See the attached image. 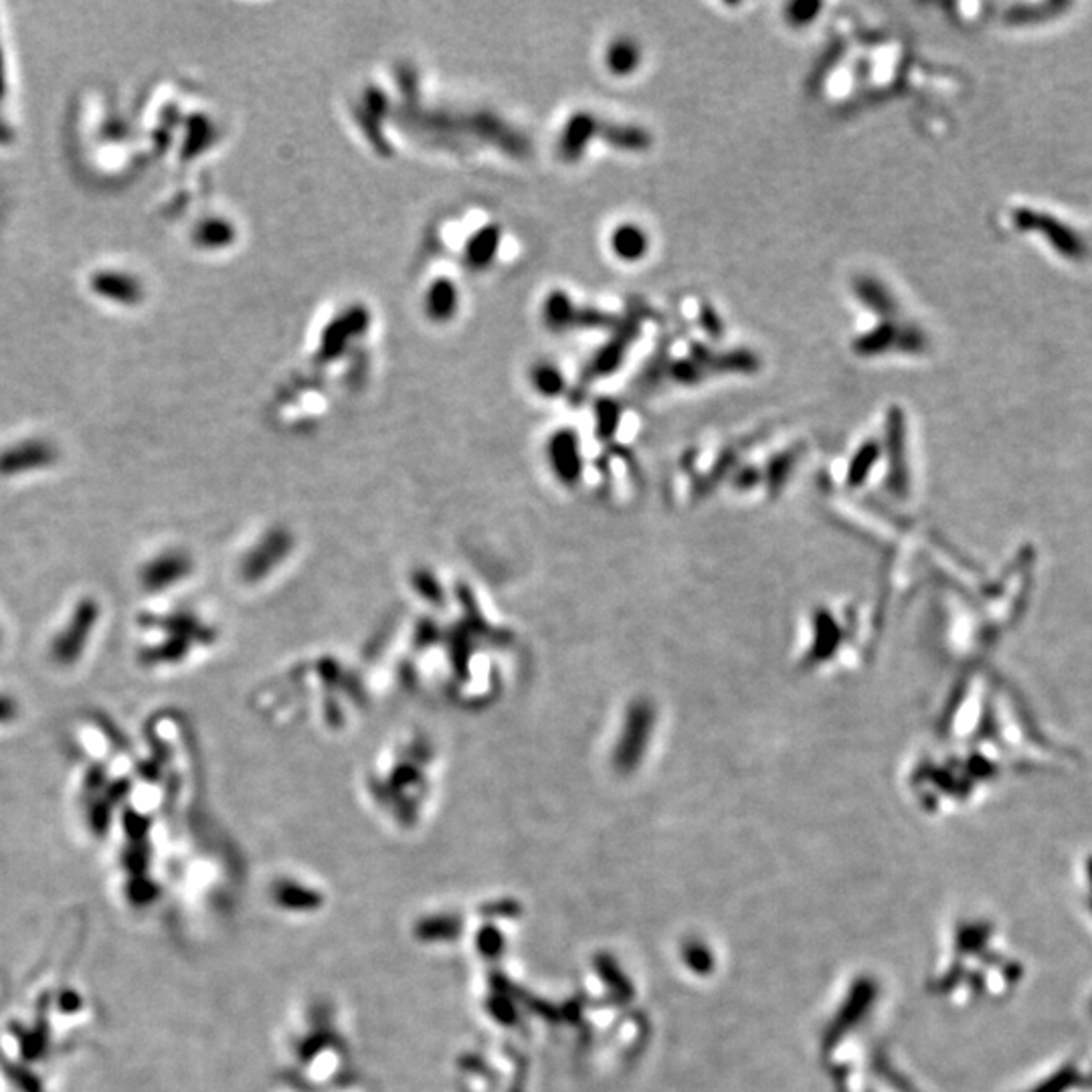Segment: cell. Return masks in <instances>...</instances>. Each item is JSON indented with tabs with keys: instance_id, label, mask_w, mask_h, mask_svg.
I'll list each match as a JSON object with an SVG mask.
<instances>
[{
	"instance_id": "1",
	"label": "cell",
	"mask_w": 1092,
	"mask_h": 1092,
	"mask_svg": "<svg viewBox=\"0 0 1092 1092\" xmlns=\"http://www.w3.org/2000/svg\"><path fill=\"white\" fill-rule=\"evenodd\" d=\"M690 359H694L709 375H755L761 368V359L748 348L712 351L710 346L696 342L690 346Z\"/></svg>"
},
{
	"instance_id": "2",
	"label": "cell",
	"mask_w": 1092,
	"mask_h": 1092,
	"mask_svg": "<svg viewBox=\"0 0 1092 1092\" xmlns=\"http://www.w3.org/2000/svg\"><path fill=\"white\" fill-rule=\"evenodd\" d=\"M854 296L860 299V304L876 314L880 322H890L898 316V302L892 291L880 280L872 275H858L852 283Z\"/></svg>"
},
{
	"instance_id": "3",
	"label": "cell",
	"mask_w": 1092,
	"mask_h": 1092,
	"mask_svg": "<svg viewBox=\"0 0 1092 1092\" xmlns=\"http://www.w3.org/2000/svg\"><path fill=\"white\" fill-rule=\"evenodd\" d=\"M611 253L619 261L638 263L649 253V235L638 223H619L609 235Z\"/></svg>"
},
{
	"instance_id": "4",
	"label": "cell",
	"mask_w": 1092,
	"mask_h": 1092,
	"mask_svg": "<svg viewBox=\"0 0 1092 1092\" xmlns=\"http://www.w3.org/2000/svg\"><path fill=\"white\" fill-rule=\"evenodd\" d=\"M644 53L639 43L631 37H617L605 51V67L616 77H630L639 69Z\"/></svg>"
},
{
	"instance_id": "5",
	"label": "cell",
	"mask_w": 1092,
	"mask_h": 1092,
	"mask_svg": "<svg viewBox=\"0 0 1092 1092\" xmlns=\"http://www.w3.org/2000/svg\"><path fill=\"white\" fill-rule=\"evenodd\" d=\"M898 328L901 326L896 324V320L876 324L874 328H870V330L860 334L858 338H854L852 351L858 356H862V359H874V356H882L888 351H895L896 338H898Z\"/></svg>"
},
{
	"instance_id": "6",
	"label": "cell",
	"mask_w": 1092,
	"mask_h": 1092,
	"mask_svg": "<svg viewBox=\"0 0 1092 1092\" xmlns=\"http://www.w3.org/2000/svg\"><path fill=\"white\" fill-rule=\"evenodd\" d=\"M639 337V322L638 320H630V322H623L619 326V330L616 334V338H613L609 345L605 346V351L599 356L595 362V373L605 375L611 373V370H616L621 360L625 359L627 348H630L635 338Z\"/></svg>"
},
{
	"instance_id": "7",
	"label": "cell",
	"mask_w": 1092,
	"mask_h": 1092,
	"mask_svg": "<svg viewBox=\"0 0 1092 1092\" xmlns=\"http://www.w3.org/2000/svg\"><path fill=\"white\" fill-rule=\"evenodd\" d=\"M601 132L613 148L627 152H646L652 146V134L639 126H605Z\"/></svg>"
},
{
	"instance_id": "8",
	"label": "cell",
	"mask_w": 1092,
	"mask_h": 1092,
	"mask_svg": "<svg viewBox=\"0 0 1092 1092\" xmlns=\"http://www.w3.org/2000/svg\"><path fill=\"white\" fill-rule=\"evenodd\" d=\"M595 132H597V121L593 116H589V113H579V116H575L573 120H570V124L565 132V140H562V148H565L567 156H570V159L581 156L585 146H587V142L593 138Z\"/></svg>"
},
{
	"instance_id": "9",
	"label": "cell",
	"mask_w": 1092,
	"mask_h": 1092,
	"mask_svg": "<svg viewBox=\"0 0 1092 1092\" xmlns=\"http://www.w3.org/2000/svg\"><path fill=\"white\" fill-rule=\"evenodd\" d=\"M824 4L822 3H811V0H795V3H789L785 6V20H787L789 27L795 28H803L811 23H816V19L819 17V12H822Z\"/></svg>"
},
{
	"instance_id": "10",
	"label": "cell",
	"mask_w": 1092,
	"mask_h": 1092,
	"mask_svg": "<svg viewBox=\"0 0 1092 1092\" xmlns=\"http://www.w3.org/2000/svg\"><path fill=\"white\" fill-rule=\"evenodd\" d=\"M668 375L672 381L680 384H698L702 383L709 373L698 364L694 359H678L668 364Z\"/></svg>"
},
{
	"instance_id": "11",
	"label": "cell",
	"mask_w": 1092,
	"mask_h": 1092,
	"mask_svg": "<svg viewBox=\"0 0 1092 1092\" xmlns=\"http://www.w3.org/2000/svg\"><path fill=\"white\" fill-rule=\"evenodd\" d=\"M926 348V337L917 326H901L898 328V338L895 351L904 354H920Z\"/></svg>"
},
{
	"instance_id": "12",
	"label": "cell",
	"mask_w": 1092,
	"mask_h": 1092,
	"mask_svg": "<svg viewBox=\"0 0 1092 1092\" xmlns=\"http://www.w3.org/2000/svg\"><path fill=\"white\" fill-rule=\"evenodd\" d=\"M534 383H537V389L545 392V395H559L562 389V375L559 368H554L553 364H545V367H538L534 370Z\"/></svg>"
},
{
	"instance_id": "13",
	"label": "cell",
	"mask_w": 1092,
	"mask_h": 1092,
	"mask_svg": "<svg viewBox=\"0 0 1092 1092\" xmlns=\"http://www.w3.org/2000/svg\"><path fill=\"white\" fill-rule=\"evenodd\" d=\"M698 318H701V326L704 328V332L709 334V337L712 338L723 337V320L718 318V314L715 308H712V306H702Z\"/></svg>"
}]
</instances>
